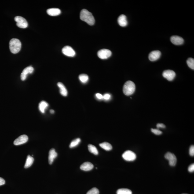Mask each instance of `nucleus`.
I'll use <instances>...</instances> for the list:
<instances>
[{
	"label": "nucleus",
	"mask_w": 194,
	"mask_h": 194,
	"mask_svg": "<svg viewBox=\"0 0 194 194\" xmlns=\"http://www.w3.org/2000/svg\"><path fill=\"white\" fill-rule=\"evenodd\" d=\"M81 20L86 22L89 25L92 26L94 24L95 20L92 14L86 9L81 11L80 14Z\"/></svg>",
	"instance_id": "obj_1"
},
{
	"label": "nucleus",
	"mask_w": 194,
	"mask_h": 194,
	"mask_svg": "<svg viewBox=\"0 0 194 194\" xmlns=\"http://www.w3.org/2000/svg\"><path fill=\"white\" fill-rule=\"evenodd\" d=\"M9 49L12 53H17L21 49V42L20 40L17 38H12L9 42Z\"/></svg>",
	"instance_id": "obj_2"
},
{
	"label": "nucleus",
	"mask_w": 194,
	"mask_h": 194,
	"mask_svg": "<svg viewBox=\"0 0 194 194\" xmlns=\"http://www.w3.org/2000/svg\"><path fill=\"white\" fill-rule=\"evenodd\" d=\"M135 89V85L134 82L130 81H128L124 85L123 93L126 96L131 95L134 93Z\"/></svg>",
	"instance_id": "obj_3"
},
{
	"label": "nucleus",
	"mask_w": 194,
	"mask_h": 194,
	"mask_svg": "<svg viewBox=\"0 0 194 194\" xmlns=\"http://www.w3.org/2000/svg\"><path fill=\"white\" fill-rule=\"evenodd\" d=\"M15 21L17 23L16 24L18 27L22 28H25L28 27V23L26 20L24 18L20 16H16L15 18Z\"/></svg>",
	"instance_id": "obj_4"
},
{
	"label": "nucleus",
	"mask_w": 194,
	"mask_h": 194,
	"mask_svg": "<svg viewBox=\"0 0 194 194\" xmlns=\"http://www.w3.org/2000/svg\"><path fill=\"white\" fill-rule=\"evenodd\" d=\"M165 158L169 161V164L171 166H175L177 159L175 155L170 152H168L165 155Z\"/></svg>",
	"instance_id": "obj_5"
},
{
	"label": "nucleus",
	"mask_w": 194,
	"mask_h": 194,
	"mask_svg": "<svg viewBox=\"0 0 194 194\" xmlns=\"http://www.w3.org/2000/svg\"><path fill=\"white\" fill-rule=\"evenodd\" d=\"M122 157L125 160L130 162L134 161L136 159V155L132 151L128 150L124 153L122 155Z\"/></svg>",
	"instance_id": "obj_6"
},
{
	"label": "nucleus",
	"mask_w": 194,
	"mask_h": 194,
	"mask_svg": "<svg viewBox=\"0 0 194 194\" xmlns=\"http://www.w3.org/2000/svg\"><path fill=\"white\" fill-rule=\"evenodd\" d=\"M112 54L111 50L107 49H103L98 51L97 56L100 58L105 60L109 58Z\"/></svg>",
	"instance_id": "obj_7"
},
{
	"label": "nucleus",
	"mask_w": 194,
	"mask_h": 194,
	"mask_svg": "<svg viewBox=\"0 0 194 194\" xmlns=\"http://www.w3.org/2000/svg\"><path fill=\"white\" fill-rule=\"evenodd\" d=\"M62 53L65 56L69 57H73L75 55V52L71 46H64L62 50Z\"/></svg>",
	"instance_id": "obj_8"
},
{
	"label": "nucleus",
	"mask_w": 194,
	"mask_h": 194,
	"mask_svg": "<svg viewBox=\"0 0 194 194\" xmlns=\"http://www.w3.org/2000/svg\"><path fill=\"white\" fill-rule=\"evenodd\" d=\"M163 75L168 80L171 81L175 77L176 74L172 70H167L163 72Z\"/></svg>",
	"instance_id": "obj_9"
},
{
	"label": "nucleus",
	"mask_w": 194,
	"mask_h": 194,
	"mask_svg": "<svg viewBox=\"0 0 194 194\" xmlns=\"http://www.w3.org/2000/svg\"><path fill=\"white\" fill-rule=\"evenodd\" d=\"M34 71L33 67L30 66L24 68L22 72L21 78L22 81H24L27 78V75L28 74L32 73Z\"/></svg>",
	"instance_id": "obj_10"
},
{
	"label": "nucleus",
	"mask_w": 194,
	"mask_h": 194,
	"mask_svg": "<svg viewBox=\"0 0 194 194\" xmlns=\"http://www.w3.org/2000/svg\"><path fill=\"white\" fill-rule=\"evenodd\" d=\"M28 140V137L25 134L22 135L18 138L16 139L14 142V144L15 145H20L21 144H25Z\"/></svg>",
	"instance_id": "obj_11"
},
{
	"label": "nucleus",
	"mask_w": 194,
	"mask_h": 194,
	"mask_svg": "<svg viewBox=\"0 0 194 194\" xmlns=\"http://www.w3.org/2000/svg\"><path fill=\"white\" fill-rule=\"evenodd\" d=\"M161 53L159 50H155L149 54L148 58L151 61H155L160 57Z\"/></svg>",
	"instance_id": "obj_12"
},
{
	"label": "nucleus",
	"mask_w": 194,
	"mask_h": 194,
	"mask_svg": "<svg viewBox=\"0 0 194 194\" xmlns=\"http://www.w3.org/2000/svg\"><path fill=\"white\" fill-rule=\"evenodd\" d=\"M170 40L173 44L175 45H181L183 44L184 40L183 38L177 36H173L170 38Z\"/></svg>",
	"instance_id": "obj_13"
},
{
	"label": "nucleus",
	"mask_w": 194,
	"mask_h": 194,
	"mask_svg": "<svg viewBox=\"0 0 194 194\" xmlns=\"http://www.w3.org/2000/svg\"><path fill=\"white\" fill-rule=\"evenodd\" d=\"M57 153L55 151L54 148H52L49 151L48 160L49 164H52L55 158L57 156Z\"/></svg>",
	"instance_id": "obj_14"
},
{
	"label": "nucleus",
	"mask_w": 194,
	"mask_h": 194,
	"mask_svg": "<svg viewBox=\"0 0 194 194\" xmlns=\"http://www.w3.org/2000/svg\"><path fill=\"white\" fill-rule=\"evenodd\" d=\"M118 24L121 26L122 27H126L127 25L128 21L125 15H120L118 17Z\"/></svg>",
	"instance_id": "obj_15"
},
{
	"label": "nucleus",
	"mask_w": 194,
	"mask_h": 194,
	"mask_svg": "<svg viewBox=\"0 0 194 194\" xmlns=\"http://www.w3.org/2000/svg\"><path fill=\"white\" fill-rule=\"evenodd\" d=\"M47 13L51 16H57L61 13V11L57 8H52L47 10Z\"/></svg>",
	"instance_id": "obj_16"
},
{
	"label": "nucleus",
	"mask_w": 194,
	"mask_h": 194,
	"mask_svg": "<svg viewBox=\"0 0 194 194\" xmlns=\"http://www.w3.org/2000/svg\"><path fill=\"white\" fill-rule=\"evenodd\" d=\"M93 166L90 162H85L80 166V169L85 171H90L93 168Z\"/></svg>",
	"instance_id": "obj_17"
},
{
	"label": "nucleus",
	"mask_w": 194,
	"mask_h": 194,
	"mask_svg": "<svg viewBox=\"0 0 194 194\" xmlns=\"http://www.w3.org/2000/svg\"><path fill=\"white\" fill-rule=\"evenodd\" d=\"M58 86L60 89V94L64 96H66L68 95V92L64 85L61 82H58L57 83Z\"/></svg>",
	"instance_id": "obj_18"
},
{
	"label": "nucleus",
	"mask_w": 194,
	"mask_h": 194,
	"mask_svg": "<svg viewBox=\"0 0 194 194\" xmlns=\"http://www.w3.org/2000/svg\"><path fill=\"white\" fill-rule=\"evenodd\" d=\"M48 103L46 101H42L39 103L38 108L40 112L42 113H44L45 109L48 107Z\"/></svg>",
	"instance_id": "obj_19"
},
{
	"label": "nucleus",
	"mask_w": 194,
	"mask_h": 194,
	"mask_svg": "<svg viewBox=\"0 0 194 194\" xmlns=\"http://www.w3.org/2000/svg\"><path fill=\"white\" fill-rule=\"evenodd\" d=\"M34 161V158L30 156V155H28L27 157L25 164V165H24V168H27L30 167V166L32 165Z\"/></svg>",
	"instance_id": "obj_20"
},
{
	"label": "nucleus",
	"mask_w": 194,
	"mask_h": 194,
	"mask_svg": "<svg viewBox=\"0 0 194 194\" xmlns=\"http://www.w3.org/2000/svg\"><path fill=\"white\" fill-rule=\"evenodd\" d=\"M100 146L103 149L106 151H110L112 149V146L111 144L107 142H104L100 144Z\"/></svg>",
	"instance_id": "obj_21"
},
{
	"label": "nucleus",
	"mask_w": 194,
	"mask_h": 194,
	"mask_svg": "<svg viewBox=\"0 0 194 194\" xmlns=\"http://www.w3.org/2000/svg\"><path fill=\"white\" fill-rule=\"evenodd\" d=\"M88 149L91 153H93V154L95 155H97L98 154V151L97 150V148L94 146L92 145V144H90L88 145Z\"/></svg>",
	"instance_id": "obj_22"
},
{
	"label": "nucleus",
	"mask_w": 194,
	"mask_h": 194,
	"mask_svg": "<svg viewBox=\"0 0 194 194\" xmlns=\"http://www.w3.org/2000/svg\"><path fill=\"white\" fill-rule=\"evenodd\" d=\"M79 79L82 83H85L89 81V77L86 74H82L79 75Z\"/></svg>",
	"instance_id": "obj_23"
},
{
	"label": "nucleus",
	"mask_w": 194,
	"mask_h": 194,
	"mask_svg": "<svg viewBox=\"0 0 194 194\" xmlns=\"http://www.w3.org/2000/svg\"><path fill=\"white\" fill-rule=\"evenodd\" d=\"M117 194H132V191L130 189L122 188L118 190L117 192Z\"/></svg>",
	"instance_id": "obj_24"
},
{
	"label": "nucleus",
	"mask_w": 194,
	"mask_h": 194,
	"mask_svg": "<svg viewBox=\"0 0 194 194\" xmlns=\"http://www.w3.org/2000/svg\"><path fill=\"white\" fill-rule=\"evenodd\" d=\"M81 139L79 138L75 139L73 141L70 145V148H72L76 147L80 142Z\"/></svg>",
	"instance_id": "obj_25"
},
{
	"label": "nucleus",
	"mask_w": 194,
	"mask_h": 194,
	"mask_svg": "<svg viewBox=\"0 0 194 194\" xmlns=\"http://www.w3.org/2000/svg\"><path fill=\"white\" fill-rule=\"evenodd\" d=\"M187 64L188 67L194 70V60L192 58H189L188 59L187 61Z\"/></svg>",
	"instance_id": "obj_26"
},
{
	"label": "nucleus",
	"mask_w": 194,
	"mask_h": 194,
	"mask_svg": "<svg viewBox=\"0 0 194 194\" xmlns=\"http://www.w3.org/2000/svg\"><path fill=\"white\" fill-rule=\"evenodd\" d=\"M99 191L97 188H93L88 191L87 194H99Z\"/></svg>",
	"instance_id": "obj_27"
},
{
	"label": "nucleus",
	"mask_w": 194,
	"mask_h": 194,
	"mask_svg": "<svg viewBox=\"0 0 194 194\" xmlns=\"http://www.w3.org/2000/svg\"><path fill=\"white\" fill-rule=\"evenodd\" d=\"M151 131L152 133H153L154 134L157 135H160L162 133V132L160 130H159V129H158L152 128L151 129Z\"/></svg>",
	"instance_id": "obj_28"
},
{
	"label": "nucleus",
	"mask_w": 194,
	"mask_h": 194,
	"mask_svg": "<svg viewBox=\"0 0 194 194\" xmlns=\"http://www.w3.org/2000/svg\"><path fill=\"white\" fill-rule=\"evenodd\" d=\"M189 155L191 156H194V145L191 146L189 148Z\"/></svg>",
	"instance_id": "obj_29"
},
{
	"label": "nucleus",
	"mask_w": 194,
	"mask_h": 194,
	"mask_svg": "<svg viewBox=\"0 0 194 194\" xmlns=\"http://www.w3.org/2000/svg\"><path fill=\"white\" fill-rule=\"evenodd\" d=\"M103 99L105 100H109L111 98V95L109 93H106L103 96Z\"/></svg>",
	"instance_id": "obj_30"
},
{
	"label": "nucleus",
	"mask_w": 194,
	"mask_h": 194,
	"mask_svg": "<svg viewBox=\"0 0 194 194\" xmlns=\"http://www.w3.org/2000/svg\"><path fill=\"white\" fill-rule=\"evenodd\" d=\"M188 170L190 172H193L194 171V164H191L190 166H189V167L188 168Z\"/></svg>",
	"instance_id": "obj_31"
},
{
	"label": "nucleus",
	"mask_w": 194,
	"mask_h": 194,
	"mask_svg": "<svg viewBox=\"0 0 194 194\" xmlns=\"http://www.w3.org/2000/svg\"><path fill=\"white\" fill-rule=\"evenodd\" d=\"M157 127L158 129L160 128H166V126L163 124L162 123H158L157 124L156 126Z\"/></svg>",
	"instance_id": "obj_32"
},
{
	"label": "nucleus",
	"mask_w": 194,
	"mask_h": 194,
	"mask_svg": "<svg viewBox=\"0 0 194 194\" xmlns=\"http://www.w3.org/2000/svg\"><path fill=\"white\" fill-rule=\"evenodd\" d=\"M96 97L97 99L99 100H102L103 99V97L102 95L99 93H97L96 94Z\"/></svg>",
	"instance_id": "obj_33"
},
{
	"label": "nucleus",
	"mask_w": 194,
	"mask_h": 194,
	"mask_svg": "<svg viewBox=\"0 0 194 194\" xmlns=\"http://www.w3.org/2000/svg\"><path fill=\"white\" fill-rule=\"evenodd\" d=\"M5 183V180L2 177H0V186L4 185Z\"/></svg>",
	"instance_id": "obj_34"
},
{
	"label": "nucleus",
	"mask_w": 194,
	"mask_h": 194,
	"mask_svg": "<svg viewBox=\"0 0 194 194\" xmlns=\"http://www.w3.org/2000/svg\"><path fill=\"white\" fill-rule=\"evenodd\" d=\"M50 113L51 114H54V111L53 110H51L50 111Z\"/></svg>",
	"instance_id": "obj_35"
},
{
	"label": "nucleus",
	"mask_w": 194,
	"mask_h": 194,
	"mask_svg": "<svg viewBox=\"0 0 194 194\" xmlns=\"http://www.w3.org/2000/svg\"><path fill=\"white\" fill-rule=\"evenodd\" d=\"M188 194L183 193V194Z\"/></svg>",
	"instance_id": "obj_36"
}]
</instances>
